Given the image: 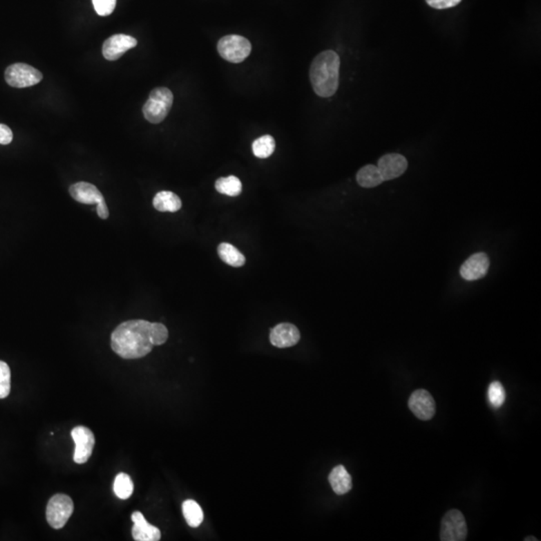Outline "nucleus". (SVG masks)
I'll use <instances>...</instances> for the list:
<instances>
[{
  "label": "nucleus",
  "instance_id": "obj_1",
  "mask_svg": "<svg viewBox=\"0 0 541 541\" xmlns=\"http://www.w3.org/2000/svg\"><path fill=\"white\" fill-rule=\"evenodd\" d=\"M153 346V323L149 321H126L111 334V348L124 359L144 357Z\"/></svg>",
  "mask_w": 541,
  "mask_h": 541
},
{
  "label": "nucleus",
  "instance_id": "obj_2",
  "mask_svg": "<svg viewBox=\"0 0 541 541\" xmlns=\"http://www.w3.org/2000/svg\"><path fill=\"white\" fill-rule=\"evenodd\" d=\"M340 57L333 50H325L313 59L310 68L312 88L321 97L335 95L339 86Z\"/></svg>",
  "mask_w": 541,
  "mask_h": 541
},
{
  "label": "nucleus",
  "instance_id": "obj_3",
  "mask_svg": "<svg viewBox=\"0 0 541 541\" xmlns=\"http://www.w3.org/2000/svg\"><path fill=\"white\" fill-rule=\"evenodd\" d=\"M173 104V95L168 88H155L142 108L144 119L151 124H160L170 113Z\"/></svg>",
  "mask_w": 541,
  "mask_h": 541
},
{
  "label": "nucleus",
  "instance_id": "obj_4",
  "mask_svg": "<svg viewBox=\"0 0 541 541\" xmlns=\"http://www.w3.org/2000/svg\"><path fill=\"white\" fill-rule=\"evenodd\" d=\"M219 55L227 61L240 64L250 55L251 44L246 37L231 35L222 37L218 42Z\"/></svg>",
  "mask_w": 541,
  "mask_h": 541
},
{
  "label": "nucleus",
  "instance_id": "obj_5",
  "mask_svg": "<svg viewBox=\"0 0 541 541\" xmlns=\"http://www.w3.org/2000/svg\"><path fill=\"white\" fill-rule=\"evenodd\" d=\"M73 502L66 494H57L48 501L46 520L53 529H60L66 524L73 514Z\"/></svg>",
  "mask_w": 541,
  "mask_h": 541
},
{
  "label": "nucleus",
  "instance_id": "obj_6",
  "mask_svg": "<svg viewBox=\"0 0 541 541\" xmlns=\"http://www.w3.org/2000/svg\"><path fill=\"white\" fill-rule=\"evenodd\" d=\"M6 82L12 88H30L39 84L42 73L39 70L26 64H11L4 73Z\"/></svg>",
  "mask_w": 541,
  "mask_h": 541
},
{
  "label": "nucleus",
  "instance_id": "obj_7",
  "mask_svg": "<svg viewBox=\"0 0 541 541\" xmlns=\"http://www.w3.org/2000/svg\"><path fill=\"white\" fill-rule=\"evenodd\" d=\"M467 538V524L462 512L453 509L447 512L441 522L440 540L463 541Z\"/></svg>",
  "mask_w": 541,
  "mask_h": 541
},
{
  "label": "nucleus",
  "instance_id": "obj_8",
  "mask_svg": "<svg viewBox=\"0 0 541 541\" xmlns=\"http://www.w3.org/2000/svg\"><path fill=\"white\" fill-rule=\"evenodd\" d=\"M71 437L75 443L73 460L77 464L88 462L93 454L95 442L93 431L84 426H77L71 431Z\"/></svg>",
  "mask_w": 541,
  "mask_h": 541
},
{
  "label": "nucleus",
  "instance_id": "obj_9",
  "mask_svg": "<svg viewBox=\"0 0 541 541\" xmlns=\"http://www.w3.org/2000/svg\"><path fill=\"white\" fill-rule=\"evenodd\" d=\"M137 41L135 37L126 35H115L108 37L102 46V55L104 59L117 60L131 48L137 46Z\"/></svg>",
  "mask_w": 541,
  "mask_h": 541
},
{
  "label": "nucleus",
  "instance_id": "obj_10",
  "mask_svg": "<svg viewBox=\"0 0 541 541\" xmlns=\"http://www.w3.org/2000/svg\"><path fill=\"white\" fill-rule=\"evenodd\" d=\"M408 406L416 417L421 420H430L435 415V401L428 391H414L409 398Z\"/></svg>",
  "mask_w": 541,
  "mask_h": 541
},
{
  "label": "nucleus",
  "instance_id": "obj_11",
  "mask_svg": "<svg viewBox=\"0 0 541 541\" xmlns=\"http://www.w3.org/2000/svg\"><path fill=\"white\" fill-rule=\"evenodd\" d=\"M377 168L385 182L397 179L402 175L408 168V162L399 153H388L380 158Z\"/></svg>",
  "mask_w": 541,
  "mask_h": 541
},
{
  "label": "nucleus",
  "instance_id": "obj_12",
  "mask_svg": "<svg viewBox=\"0 0 541 541\" xmlns=\"http://www.w3.org/2000/svg\"><path fill=\"white\" fill-rule=\"evenodd\" d=\"M491 262L486 254L477 253L468 258L460 268V275L466 281L480 280L488 272Z\"/></svg>",
  "mask_w": 541,
  "mask_h": 541
},
{
  "label": "nucleus",
  "instance_id": "obj_13",
  "mask_svg": "<svg viewBox=\"0 0 541 541\" xmlns=\"http://www.w3.org/2000/svg\"><path fill=\"white\" fill-rule=\"evenodd\" d=\"M301 338L300 331L295 325L282 323L274 327L270 333L272 345L278 348H289L295 346Z\"/></svg>",
  "mask_w": 541,
  "mask_h": 541
},
{
  "label": "nucleus",
  "instance_id": "obj_14",
  "mask_svg": "<svg viewBox=\"0 0 541 541\" xmlns=\"http://www.w3.org/2000/svg\"><path fill=\"white\" fill-rule=\"evenodd\" d=\"M70 193L73 200L84 205H99L104 202V196L95 184L86 182H75L70 186Z\"/></svg>",
  "mask_w": 541,
  "mask_h": 541
},
{
  "label": "nucleus",
  "instance_id": "obj_15",
  "mask_svg": "<svg viewBox=\"0 0 541 541\" xmlns=\"http://www.w3.org/2000/svg\"><path fill=\"white\" fill-rule=\"evenodd\" d=\"M133 521V538L137 541H158L160 540V531L158 527L148 523L142 512L131 514Z\"/></svg>",
  "mask_w": 541,
  "mask_h": 541
},
{
  "label": "nucleus",
  "instance_id": "obj_16",
  "mask_svg": "<svg viewBox=\"0 0 541 541\" xmlns=\"http://www.w3.org/2000/svg\"><path fill=\"white\" fill-rule=\"evenodd\" d=\"M329 482L332 488L338 495H344L352 489V478L350 474L343 465H338L329 475Z\"/></svg>",
  "mask_w": 541,
  "mask_h": 541
},
{
  "label": "nucleus",
  "instance_id": "obj_17",
  "mask_svg": "<svg viewBox=\"0 0 541 541\" xmlns=\"http://www.w3.org/2000/svg\"><path fill=\"white\" fill-rule=\"evenodd\" d=\"M153 207L159 211H170L175 213L182 208V200L179 196L170 191H162L155 196L153 200Z\"/></svg>",
  "mask_w": 541,
  "mask_h": 541
},
{
  "label": "nucleus",
  "instance_id": "obj_18",
  "mask_svg": "<svg viewBox=\"0 0 541 541\" xmlns=\"http://www.w3.org/2000/svg\"><path fill=\"white\" fill-rule=\"evenodd\" d=\"M356 180H357L359 186L367 189L375 188L384 182L377 167L373 166V164H367V166L363 167L358 171Z\"/></svg>",
  "mask_w": 541,
  "mask_h": 541
},
{
  "label": "nucleus",
  "instance_id": "obj_19",
  "mask_svg": "<svg viewBox=\"0 0 541 541\" xmlns=\"http://www.w3.org/2000/svg\"><path fill=\"white\" fill-rule=\"evenodd\" d=\"M218 254H219L220 260L231 267H242L246 263V258L239 250L233 245L228 243H222L218 247Z\"/></svg>",
  "mask_w": 541,
  "mask_h": 541
},
{
  "label": "nucleus",
  "instance_id": "obj_20",
  "mask_svg": "<svg viewBox=\"0 0 541 541\" xmlns=\"http://www.w3.org/2000/svg\"><path fill=\"white\" fill-rule=\"evenodd\" d=\"M182 513L187 522L193 529H197L204 520V512L195 500H186L182 503Z\"/></svg>",
  "mask_w": 541,
  "mask_h": 541
},
{
  "label": "nucleus",
  "instance_id": "obj_21",
  "mask_svg": "<svg viewBox=\"0 0 541 541\" xmlns=\"http://www.w3.org/2000/svg\"><path fill=\"white\" fill-rule=\"evenodd\" d=\"M276 149L275 139L270 135H265L259 139L254 140L251 150L255 157L259 159H267L273 155Z\"/></svg>",
  "mask_w": 541,
  "mask_h": 541
},
{
  "label": "nucleus",
  "instance_id": "obj_22",
  "mask_svg": "<svg viewBox=\"0 0 541 541\" xmlns=\"http://www.w3.org/2000/svg\"><path fill=\"white\" fill-rule=\"evenodd\" d=\"M216 190L229 197H238L242 193V182L235 175L220 178L215 184Z\"/></svg>",
  "mask_w": 541,
  "mask_h": 541
},
{
  "label": "nucleus",
  "instance_id": "obj_23",
  "mask_svg": "<svg viewBox=\"0 0 541 541\" xmlns=\"http://www.w3.org/2000/svg\"><path fill=\"white\" fill-rule=\"evenodd\" d=\"M113 491L120 500H128L133 493V483L131 476L126 473H120L113 483Z\"/></svg>",
  "mask_w": 541,
  "mask_h": 541
},
{
  "label": "nucleus",
  "instance_id": "obj_24",
  "mask_svg": "<svg viewBox=\"0 0 541 541\" xmlns=\"http://www.w3.org/2000/svg\"><path fill=\"white\" fill-rule=\"evenodd\" d=\"M487 396H488L489 403L493 408H500L504 404L506 394H505L504 387L500 381H494L489 385Z\"/></svg>",
  "mask_w": 541,
  "mask_h": 541
},
{
  "label": "nucleus",
  "instance_id": "obj_25",
  "mask_svg": "<svg viewBox=\"0 0 541 541\" xmlns=\"http://www.w3.org/2000/svg\"><path fill=\"white\" fill-rule=\"evenodd\" d=\"M10 369L3 361H0V399L8 397L10 393Z\"/></svg>",
  "mask_w": 541,
  "mask_h": 541
},
{
  "label": "nucleus",
  "instance_id": "obj_26",
  "mask_svg": "<svg viewBox=\"0 0 541 541\" xmlns=\"http://www.w3.org/2000/svg\"><path fill=\"white\" fill-rule=\"evenodd\" d=\"M93 8L100 17H108L115 10L117 0H93Z\"/></svg>",
  "mask_w": 541,
  "mask_h": 541
},
{
  "label": "nucleus",
  "instance_id": "obj_27",
  "mask_svg": "<svg viewBox=\"0 0 541 541\" xmlns=\"http://www.w3.org/2000/svg\"><path fill=\"white\" fill-rule=\"evenodd\" d=\"M431 8L435 10H447L460 3L461 0H425Z\"/></svg>",
  "mask_w": 541,
  "mask_h": 541
},
{
  "label": "nucleus",
  "instance_id": "obj_28",
  "mask_svg": "<svg viewBox=\"0 0 541 541\" xmlns=\"http://www.w3.org/2000/svg\"><path fill=\"white\" fill-rule=\"evenodd\" d=\"M13 140L12 131L6 124H0V144H10Z\"/></svg>",
  "mask_w": 541,
  "mask_h": 541
},
{
  "label": "nucleus",
  "instance_id": "obj_29",
  "mask_svg": "<svg viewBox=\"0 0 541 541\" xmlns=\"http://www.w3.org/2000/svg\"><path fill=\"white\" fill-rule=\"evenodd\" d=\"M97 215L100 219L106 220L110 217V211H108V206H106V200L100 202L97 207Z\"/></svg>",
  "mask_w": 541,
  "mask_h": 541
},
{
  "label": "nucleus",
  "instance_id": "obj_30",
  "mask_svg": "<svg viewBox=\"0 0 541 541\" xmlns=\"http://www.w3.org/2000/svg\"><path fill=\"white\" fill-rule=\"evenodd\" d=\"M524 540L525 541H531V540L538 541V538H533V536H531V538H525Z\"/></svg>",
  "mask_w": 541,
  "mask_h": 541
}]
</instances>
